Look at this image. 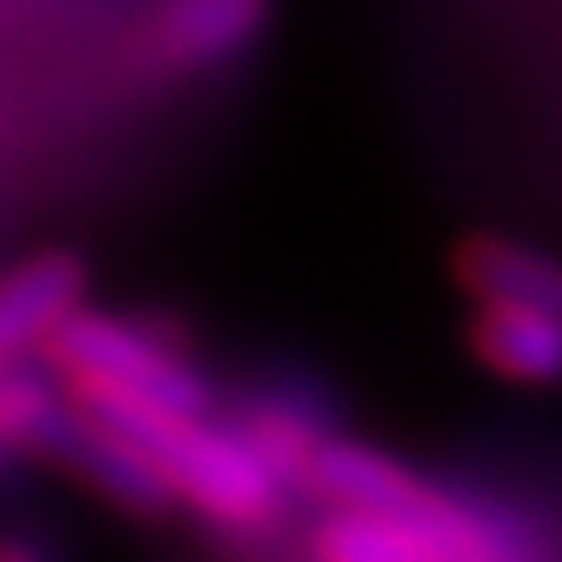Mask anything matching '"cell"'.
I'll list each match as a JSON object with an SVG mask.
<instances>
[{
    "label": "cell",
    "instance_id": "8",
    "mask_svg": "<svg viewBox=\"0 0 562 562\" xmlns=\"http://www.w3.org/2000/svg\"><path fill=\"white\" fill-rule=\"evenodd\" d=\"M471 350L510 385H557L562 379V322L522 304H482L471 322Z\"/></svg>",
    "mask_w": 562,
    "mask_h": 562
},
{
    "label": "cell",
    "instance_id": "4",
    "mask_svg": "<svg viewBox=\"0 0 562 562\" xmlns=\"http://www.w3.org/2000/svg\"><path fill=\"white\" fill-rule=\"evenodd\" d=\"M276 0H161L149 46L172 69H213L265 35Z\"/></svg>",
    "mask_w": 562,
    "mask_h": 562
},
{
    "label": "cell",
    "instance_id": "3",
    "mask_svg": "<svg viewBox=\"0 0 562 562\" xmlns=\"http://www.w3.org/2000/svg\"><path fill=\"white\" fill-rule=\"evenodd\" d=\"M46 459H58L64 471H75L87 482V488H98L110 505L121 510H138V517H161V510H172V488L161 482V471L144 459V448L133 437H121V430L110 419H98L87 402H64L58 419L46 425L41 448Z\"/></svg>",
    "mask_w": 562,
    "mask_h": 562
},
{
    "label": "cell",
    "instance_id": "9",
    "mask_svg": "<svg viewBox=\"0 0 562 562\" xmlns=\"http://www.w3.org/2000/svg\"><path fill=\"white\" fill-rule=\"evenodd\" d=\"M0 562H53V557L35 551V546H23V540H0Z\"/></svg>",
    "mask_w": 562,
    "mask_h": 562
},
{
    "label": "cell",
    "instance_id": "2",
    "mask_svg": "<svg viewBox=\"0 0 562 562\" xmlns=\"http://www.w3.org/2000/svg\"><path fill=\"white\" fill-rule=\"evenodd\" d=\"M46 362L87 407H161V414H207L213 385L207 373L172 356L156 334L104 316V311H69L46 334Z\"/></svg>",
    "mask_w": 562,
    "mask_h": 562
},
{
    "label": "cell",
    "instance_id": "6",
    "mask_svg": "<svg viewBox=\"0 0 562 562\" xmlns=\"http://www.w3.org/2000/svg\"><path fill=\"white\" fill-rule=\"evenodd\" d=\"M453 276L482 304H522V311L562 322V259H546V252H533L522 241L471 236L453 252Z\"/></svg>",
    "mask_w": 562,
    "mask_h": 562
},
{
    "label": "cell",
    "instance_id": "1",
    "mask_svg": "<svg viewBox=\"0 0 562 562\" xmlns=\"http://www.w3.org/2000/svg\"><path fill=\"white\" fill-rule=\"evenodd\" d=\"M92 414L144 448L178 505H195L224 528H265L276 517L281 476L241 430H224L207 414H161V407H92Z\"/></svg>",
    "mask_w": 562,
    "mask_h": 562
},
{
    "label": "cell",
    "instance_id": "10",
    "mask_svg": "<svg viewBox=\"0 0 562 562\" xmlns=\"http://www.w3.org/2000/svg\"><path fill=\"white\" fill-rule=\"evenodd\" d=\"M18 459H23V453H18V448H12V442H7V437H0V476H7V471H12V465H18Z\"/></svg>",
    "mask_w": 562,
    "mask_h": 562
},
{
    "label": "cell",
    "instance_id": "5",
    "mask_svg": "<svg viewBox=\"0 0 562 562\" xmlns=\"http://www.w3.org/2000/svg\"><path fill=\"white\" fill-rule=\"evenodd\" d=\"M87 304V265L75 252H41L0 276V362L41 350L46 334Z\"/></svg>",
    "mask_w": 562,
    "mask_h": 562
},
{
    "label": "cell",
    "instance_id": "7",
    "mask_svg": "<svg viewBox=\"0 0 562 562\" xmlns=\"http://www.w3.org/2000/svg\"><path fill=\"white\" fill-rule=\"evenodd\" d=\"M304 476L339 510H391V517H402V510L430 505V488L414 471L362 442H316L304 453Z\"/></svg>",
    "mask_w": 562,
    "mask_h": 562
}]
</instances>
